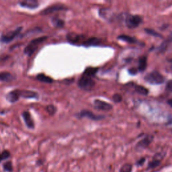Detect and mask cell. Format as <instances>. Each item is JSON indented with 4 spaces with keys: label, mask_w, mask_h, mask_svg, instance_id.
<instances>
[{
    "label": "cell",
    "mask_w": 172,
    "mask_h": 172,
    "mask_svg": "<svg viewBox=\"0 0 172 172\" xmlns=\"http://www.w3.org/2000/svg\"><path fill=\"white\" fill-rule=\"evenodd\" d=\"M46 110H47L48 112H49L50 114L53 115L55 114V113L57 111V108L55 106L53 105H49L46 107Z\"/></svg>",
    "instance_id": "26"
},
{
    "label": "cell",
    "mask_w": 172,
    "mask_h": 172,
    "mask_svg": "<svg viewBox=\"0 0 172 172\" xmlns=\"http://www.w3.org/2000/svg\"><path fill=\"white\" fill-rule=\"evenodd\" d=\"M112 99L114 100V102H116V103H119L122 101V96L120 95L119 94H115L113 96Z\"/></svg>",
    "instance_id": "29"
},
{
    "label": "cell",
    "mask_w": 172,
    "mask_h": 172,
    "mask_svg": "<svg viewBox=\"0 0 172 172\" xmlns=\"http://www.w3.org/2000/svg\"><path fill=\"white\" fill-rule=\"evenodd\" d=\"M23 118H24V120L25 121V123H26V126L30 128H34V121L32 120V118L30 114L28 112H23Z\"/></svg>",
    "instance_id": "12"
},
{
    "label": "cell",
    "mask_w": 172,
    "mask_h": 172,
    "mask_svg": "<svg viewBox=\"0 0 172 172\" xmlns=\"http://www.w3.org/2000/svg\"><path fill=\"white\" fill-rule=\"evenodd\" d=\"M167 71L170 73H172V65H171V66H169V67H168Z\"/></svg>",
    "instance_id": "32"
},
{
    "label": "cell",
    "mask_w": 172,
    "mask_h": 172,
    "mask_svg": "<svg viewBox=\"0 0 172 172\" xmlns=\"http://www.w3.org/2000/svg\"><path fill=\"white\" fill-rule=\"evenodd\" d=\"M80 117H87L88 118L94 120H100L103 119L104 116H99L94 114L92 112L88 110H82L80 114Z\"/></svg>",
    "instance_id": "10"
},
{
    "label": "cell",
    "mask_w": 172,
    "mask_h": 172,
    "mask_svg": "<svg viewBox=\"0 0 172 172\" xmlns=\"http://www.w3.org/2000/svg\"><path fill=\"white\" fill-rule=\"evenodd\" d=\"M13 79L12 75L9 72L0 73V81L1 82H10Z\"/></svg>",
    "instance_id": "16"
},
{
    "label": "cell",
    "mask_w": 172,
    "mask_h": 172,
    "mask_svg": "<svg viewBox=\"0 0 172 172\" xmlns=\"http://www.w3.org/2000/svg\"><path fill=\"white\" fill-rule=\"evenodd\" d=\"M3 169L5 171L12 172L13 171V167L12 162H11V161L5 162V163L3 164Z\"/></svg>",
    "instance_id": "22"
},
{
    "label": "cell",
    "mask_w": 172,
    "mask_h": 172,
    "mask_svg": "<svg viewBox=\"0 0 172 172\" xmlns=\"http://www.w3.org/2000/svg\"><path fill=\"white\" fill-rule=\"evenodd\" d=\"M94 106L96 109L103 111H110L113 108L112 104L100 100H96L94 101Z\"/></svg>",
    "instance_id": "6"
},
{
    "label": "cell",
    "mask_w": 172,
    "mask_h": 172,
    "mask_svg": "<svg viewBox=\"0 0 172 172\" xmlns=\"http://www.w3.org/2000/svg\"><path fill=\"white\" fill-rule=\"evenodd\" d=\"M144 161H145V159H142L141 160H140V161L138 162V165H142Z\"/></svg>",
    "instance_id": "34"
},
{
    "label": "cell",
    "mask_w": 172,
    "mask_h": 172,
    "mask_svg": "<svg viewBox=\"0 0 172 172\" xmlns=\"http://www.w3.org/2000/svg\"><path fill=\"white\" fill-rule=\"evenodd\" d=\"M129 72H130L131 74L135 75V74H136V73H137V70L135 69H130V70H129Z\"/></svg>",
    "instance_id": "31"
},
{
    "label": "cell",
    "mask_w": 172,
    "mask_h": 172,
    "mask_svg": "<svg viewBox=\"0 0 172 172\" xmlns=\"http://www.w3.org/2000/svg\"><path fill=\"white\" fill-rule=\"evenodd\" d=\"M145 31L148 34H150V35H152V36H161V35L158 33V32H156V31H155L154 30H152V29H150V28H146L145 29Z\"/></svg>",
    "instance_id": "27"
},
{
    "label": "cell",
    "mask_w": 172,
    "mask_h": 172,
    "mask_svg": "<svg viewBox=\"0 0 172 172\" xmlns=\"http://www.w3.org/2000/svg\"><path fill=\"white\" fill-rule=\"evenodd\" d=\"M18 92L20 97L26 98V99H35V98H38V94L37 93L32 92V91L18 90Z\"/></svg>",
    "instance_id": "9"
},
{
    "label": "cell",
    "mask_w": 172,
    "mask_h": 172,
    "mask_svg": "<svg viewBox=\"0 0 172 172\" xmlns=\"http://www.w3.org/2000/svg\"><path fill=\"white\" fill-rule=\"evenodd\" d=\"M20 6L28 9H35L38 7V2L36 0H25L20 2Z\"/></svg>",
    "instance_id": "11"
},
{
    "label": "cell",
    "mask_w": 172,
    "mask_h": 172,
    "mask_svg": "<svg viewBox=\"0 0 172 172\" xmlns=\"http://www.w3.org/2000/svg\"><path fill=\"white\" fill-rule=\"evenodd\" d=\"M118 38L119 40H122V41L128 42V43L133 44V43H136V42H137V40L135 39V38L131 37V36H127V35L119 36L118 37Z\"/></svg>",
    "instance_id": "20"
},
{
    "label": "cell",
    "mask_w": 172,
    "mask_h": 172,
    "mask_svg": "<svg viewBox=\"0 0 172 172\" xmlns=\"http://www.w3.org/2000/svg\"><path fill=\"white\" fill-rule=\"evenodd\" d=\"M95 82L92 80V77H87L86 75H83L79 80L78 86L82 90L86 91H90L95 86Z\"/></svg>",
    "instance_id": "3"
},
{
    "label": "cell",
    "mask_w": 172,
    "mask_h": 172,
    "mask_svg": "<svg viewBox=\"0 0 172 172\" xmlns=\"http://www.w3.org/2000/svg\"><path fill=\"white\" fill-rule=\"evenodd\" d=\"M166 90H167L168 92H172V80H169V82L167 83V85H166Z\"/></svg>",
    "instance_id": "30"
},
{
    "label": "cell",
    "mask_w": 172,
    "mask_h": 172,
    "mask_svg": "<svg viewBox=\"0 0 172 172\" xmlns=\"http://www.w3.org/2000/svg\"><path fill=\"white\" fill-rule=\"evenodd\" d=\"M171 36H172V34H171Z\"/></svg>",
    "instance_id": "35"
},
{
    "label": "cell",
    "mask_w": 172,
    "mask_h": 172,
    "mask_svg": "<svg viewBox=\"0 0 172 172\" xmlns=\"http://www.w3.org/2000/svg\"><path fill=\"white\" fill-rule=\"evenodd\" d=\"M146 82L150 84L159 85L165 82V77L159 72L157 71H153L147 73L144 78Z\"/></svg>",
    "instance_id": "1"
},
{
    "label": "cell",
    "mask_w": 172,
    "mask_h": 172,
    "mask_svg": "<svg viewBox=\"0 0 172 172\" xmlns=\"http://www.w3.org/2000/svg\"><path fill=\"white\" fill-rule=\"evenodd\" d=\"M126 25L129 28H135L141 24L143 19L140 15H129L126 18Z\"/></svg>",
    "instance_id": "4"
},
{
    "label": "cell",
    "mask_w": 172,
    "mask_h": 172,
    "mask_svg": "<svg viewBox=\"0 0 172 172\" xmlns=\"http://www.w3.org/2000/svg\"><path fill=\"white\" fill-rule=\"evenodd\" d=\"M21 30H22V28L20 27V28H16L14 30L7 32V34H5L1 36V41L3 42H11V40H13L19 34H20Z\"/></svg>",
    "instance_id": "5"
},
{
    "label": "cell",
    "mask_w": 172,
    "mask_h": 172,
    "mask_svg": "<svg viewBox=\"0 0 172 172\" xmlns=\"http://www.w3.org/2000/svg\"><path fill=\"white\" fill-rule=\"evenodd\" d=\"M135 91H136L138 94H141V95L146 96L149 94V90L147 89L142 86H137L135 87Z\"/></svg>",
    "instance_id": "21"
},
{
    "label": "cell",
    "mask_w": 172,
    "mask_h": 172,
    "mask_svg": "<svg viewBox=\"0 0 172 172\" xmlns=\"http://www.w3.org/2000/svg\"><path fill=\"white\" fill-rule=\"evenodd\" d=\"M132 165L131 164H124L122 166L119 172H131L132 171Z\"/></svg>",
    "instance_id": "24"
},
{
    "label": "cell",
    "mask_w": 172,
    "mask_h": 172,
    "mask_svg": "<svg viewBox=\"0 0 172 172\" xmlns=\"http://www.w3.org/2000/svg\"><path fill=\"white\" fill-rule=\"evenodd\" d=\"M53 23L56 27H58V28H61V27H63L64 26V22L62 20H60V19L58 18L53 19Z\"/></svg>",
    "instance_id": "25"
},
{
    "label": "cell",
    "mask_w": 172,
    "mask_h": 172,
    "mask_svg": "<svg viewBox=\"0 0 172 172\" xmlns=\"http://www.w3.org/2000/svg\"><path fill=\"white\" fill-rule=\"evenodd\" d=\"M147 67V57H141L139 61V70L140 71H143Z\"/></svg>",
    "instance_id": "19"
},
{
    "label": "cell",
    "mask_w": 172,
    "mask_h": 172,
    "mask_svg": "<svg viewBox=\"0 0 172 172\" xmlns=\"http://www.w3.org/2000/svg\"><path fill=\"white\" fill-rule=\"evenodd\" d=\"M167 104L172 108V99H169L167 100Z\"/></svg>",
    "instance_id": "33"
},
{
    "label": "cell",
    "mask_w": 172,
    "mask_h": 172,
    "mask_svg": "<svg viewBox=\"0 0 172 172\" xmlns=\"http://www.w3.org/2000/svg\"><path fill=\"white\" fill-rule=\"evenodd\" d=\"M36 79L40 82L46 83V84H51V83L53 82V79L44 74H38L37 77H36Z\"/></svg>",
    "instance_id": "17"
},
{
    "label": "cell",
    "mask_w": 172,
    "mask_h": 172,
    "mask_svg": "<svg viewBox=\"0 0 172 172\" xmlns=\"http://www.w3.org/2000/svg\"><path fill=\"white\" fill-rule=\"evenodd\" d=\"M10 152L7 150H4L3 151L0 153V163L3 160L8 159L10 157Z\"/></svg>",
    "instance_id": "23"
},
{
    "label": "cell",
    "mask_w": 172,
    "mask_h": 172,
    "mask_svg": "<svg viewBox=\"0 0 172 172\" xmlns=\"http://www.w3.org/2000/svg\"><path fill=\"white\" fill-rule=\"evenodd\" d=\"M19 98H20V95H19L18 90L11 91L7 96V100L11 103H14L17 102Z\"/></svg>",
    "instance_id": "13"
},
{
    "label": "cell",
    "mask_w": 172,
    "mask_h": 172,
    "mask_svg": "<svg viewBox=\"0 0 172 172\" xmlns=\"http://www.w3.org/2000/svg\"><path fill=\"white\" fill-rule=\"evenodd\" d=\"M160 164V161L159 160L157 159H154L153 161H152L151 162H150L149 163V167L151 168H154L155 167H157Z\"/></svg>",
    "instance_id": "28"
},
{
    "label": "cell",
    "mask_w": 172,
    "mask_h": 172,
    "mask_svg": "<svg viewBox=\"0 0 172 172\" xmlns=\"http://www.w3.org/2000/svg\"><path fill=\"white\" fill-rule=\"evenodd\" d=\"M47 37L46 36H42V37H39L35 39L32 40V41L30 42L28 45L26 46L24 49V53L26 54L27 55H32L34 52L36 51V50L38 49V46L40 44H42L44 41H45Z\"/></svg>",
    "instance_id": "2"
},
{
    "label": "cell",
    "mask_w": 172,
    "mask_h": 172,
    "mask_svg": "<svg viewBox=\"0 0 172 172\" xmlns=\"http://www.w3.org/2000/svg\"><path fill=\"white\" fill-rule=\"evenodd\" d=\"M101 40L100 38H90L86 40L83 44H84L85 46H96L100 44Z\"/></svg>",
    "instance_id": "15"
},
{
    "label": "cell",
    "mask_w": 172,
    "mask_h": 172,
    "mask_svg": "<svg viewBox=\"0 0 172 172\" xmlns=\"http://www.w3.org/2000/svg\"><path fill=\"white\" fill-rule=\"evenodd\" d=\"M64 9H67V7H65L63 5H51V6L48 7L47 8L44 9L42 10L41 12V15H49L51 13H53L56 11H59L61 10H64Z\"/></svg>",
    "instance_id": "7"
},
{
    "label": "cell",
    "mask_w": 172,
    "mask_h": 172,
    "mask_svg": "<svg viewBox=\"0 0 172 172\" xmlns=\"http://www.w3.org/2000/svg\"><path fill=\"white\" fill-rule=\"evenodd\" d=\"M153 136H147L145 137L143 139H142L141 141H140L138 143H137V146H136V149L139 150H141L143 149H145L146 147L149 145V144L151 143L152 140H153Z\"/></svg>",
    "instance_id": "8"
},
{
    "label": "cell",
    "mask_w": 172,
    "mask_h": 172,
    "mask_svg": "<svg viewBox=\"0 0 172 172\" xmlns=\"http://www.w3.org/2000/svg\"><path fill=\"white\" fill-rule=\"evenodd\" d=\"M98 70V69L96 68V67H88V68H87L86 70H85L84 75H86V76L89 77H92L96 75Z\"/></svg>",
    "instance_id": "18"
},
{
    "label": "cell",
    "mask_w": 172,
    "mask_h": 172,
    "mask_svg": "<svg viewBox=\"0 0 172 172\" xmlns=\"http://www.w3.org/2000/svg\"><path fill=\"white\" fill-rule=\"evenodd\" d=\"M67 39L69 42H72V43H78L81 41V40L83 38L82 36L79 35V34H75V33H69L68 35L67 36Z\"/></svg>",
    "instance_id": "14"
}]
</instances>
